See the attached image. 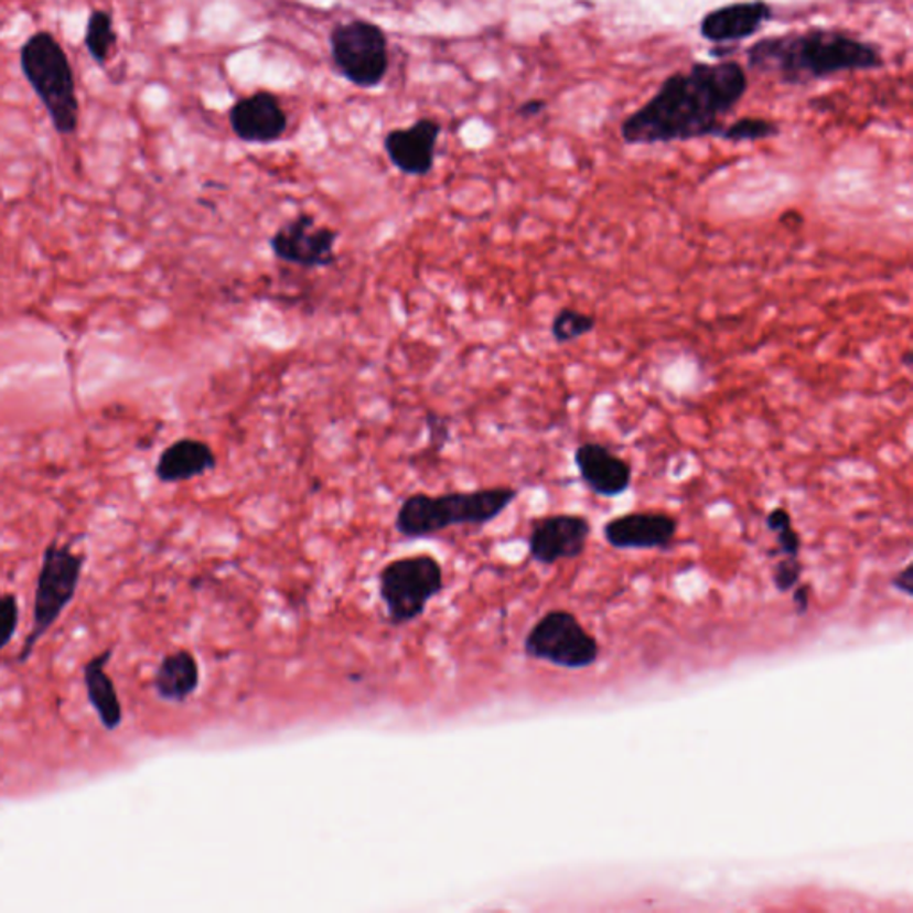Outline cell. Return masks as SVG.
Here are the masks:
<instances>
[{
    "label": "cell",
    "mask_w": 913,
    "mask_h": 913,
    "mask_svg": "<svg viewBox=\"0 0 913 913\" xmlns=\"http://www.w3.org/2000/svg\"><path fill=\"white\" fill-rule=\"evenodd\" d=\"M591 522L578 514H551L536 519L528 536V551L539 565L578 559L588 548Z\"/></svg>",
    "instance_id": "30bf717a"
},
{
    "label": "cell",
    "mask_w": 913,
    "mask_h": 913,
    "mask_svg": "<svg viewBox=\"0 0 913 913\" xmlns=\"http://www.w3.org/2000/svg\"><path fill=\"white\" fill-rule=\"evenodd\" d=\"M525 655L534 660L550 662L565 669H586L597 664L600 646L597 638L568 611H550L531 626Z\"/></svg>",
    "instance_id": "52a82bcc"
},
{
    "label": "cell",
    "mask_w": 913,
    "mask_h": 913,
    "mask_svg": "<svg viewBox=\"0 0 913 913\" xmlns=\"http://www.w3.org/2000/svg\"><path fill=\"white\" fill-rule=\"evenodd\" d=\"M545 108L546 104L543 100H528V103L523 104L522 108H519V115L522 117H536Z\"/></svg>",
    "instance_id": "83f0119b"
},
{
    "label": "cell",
    "mask_w": 913,
    "mask_h": 913,
    "mask_svg": "<svg viewBox=\"0 0 913 913\" xmlns=\"http://www.w3.org/2000/svg\"><path fill=\"white\" fill-rule=\"evenodd\" d=\"M912 357H913L912 352H910V350H909V352H906V354H904V357H903V364H904V366H906V368H910V366H912V364H913Z\"/></svg>",
    "instance_id": "f1b7e54d"
},
{
    "label": "cell",
    "mask_w": 913,
    "mask_h": 913,
    "mask_svg": "<svg viewBox=\"0 0 913 913\" xmlns=\"http://www.w3.org/2000/svg\"><path fill=\"white\" fill-rule=\"evenodd\" d=\"M331 52L337 71L359 88L380 85L389 68L386 34L366 20H352L334 28Z\"/></svg>",
    "instance_id": "ba28073f"
},
{
    "label": "cell",
    "mask_w": 913,
    "mask_h": 913,
    "mask_svg": "<svg viewBox=\"0 0 913 913\" xmlns=\"http://www.w3.org/2000/svg\"><path fill=\"white\" fill-rule=\"evenodd\" d=\"M676 531V517L657 511L612 517L603 527L605 541L615 550H669Z\"/></svg>",
    "instance_id": "8fae6325"
},
{
    "label": "cell",
    "mask_w": 913,
    "mask_h": 913,
    "mask_svg": "<svg viewBox=\"0 0 913 913\" xmlns=\"http://www.w3.org/2000/svg\"><path fill=\"white\" fill-rule=\"evenodd\" d=\"M780 135V127L774 121L765 118H741L733 121L732 126L722 127L718 138L742 143V141L770 140L773 136Z\"/></svg>",
    "instance_id": "7402d4cb"
},
{
    "label": "cell",
    "mask_w": 913,
    "mask_h": 913,
    "mask_svg": "<svg viewBox=\"0 0 913 913\" xmlns=\"http://www.w3.org/2000/svg\"><path fill=\"white\" fill-rule=\"evenodd\" d=\"M20 71L57 135H75L80 120L79 97L74 68L57 37L49 31L31 34L20 49Z\"/></svg>",
    "instance_id": "277c9868"
},
{
    "label": "cell",
    "mask_w": 913,
    "mask_h": 913,
    "mask_svg": "<svg viewBox=\"0 0 913 913\" xmlns=\"http://www.w3.org/2000/svg\"><path fill=\"white\" fill-rule=\"evenodd\" d=\"M773 19V8L764 0L735 2L710 11L701 20L699 31L705 40L713 43L741 42L760 31Z\"/></svg>",
    "instance_id": "9a60e30c"
},
{
    "label": "cell",
    "mask_w": 913,
    "mask_h": 913,
    "mask_svg": "<svg viewBox=\"0 0 913 913\" xmlns=\"http://www.w3.org/2000/svg\"><path fill=\"white\" fill-rule=\"evenodd\" d=\"M443 589V566L429 554L391 560L378 571V597L386 606L387 620L395 626L420 620Z\"/></svg>",
    "instance_id": "8992f818"
},
{
    "label": "cell",
    "mask_w": 913,
    "mask_h": 913,
    "mask_svg": "<svg viewBox=\"0 0 913 913\" xmlns=\"http://www.w3.org/2000/svg\"><path fill=\"white\" fill-rule=\"evenodd\" d=\"M748 89L737 61L696 63L667 77L657 94L621 123L629 144L675 143L719 136L721 118L735 109Z\"/></svg>",
    "instance_id": "6da1fadb"
},
{
    "label": "cell",
    "mask_w": 913,
    "mask_h": 913,
    "mask_svg": "<svg viewBox=\"0 0 913 913\" xmlns=\"http://www.w3.org/2000/svg\"><path fill=\"white\" fill-rule=\"evenodd\" d=\"M892 586H894L898 591L903 592L904 597L912 598L913 597V566L909 565L906 568L901 569L900 573L895 574L894 580H892Z\"/></svg>",
    "instance_id": "484cf974"
},
{
    "label": "cell",
    "mask_w": 913,
    "mask_h": 913,
    "mask_svg": "<svg viewBox=\"0 0 913 913\" xmlns=\"http://www.w3.org/2000/svg\"><path fill=\"white\" fill-rule=\"evenodd\" d=\"M427 427H429L430 444L436 447L438 452H441L444 444L450 441V421L443 416L436 415V412H429L427 415Z\"/></svg>",
    "instance_id": "d4e9b609"
},
{
    "label": "cell",
    "mask_w": 913,
    "mask_h": 913,
    "mask_svg": "<svg viewBox=\"0 0 913 913\" xmlns=\"http://www.w3.org/2000/svg\"><path fill=\"white\" fill-rule=\"evenodd\" d=\"M765 525L773 534H776L778 550L783 557H799L802 551V537L794 530L793 517L787 508L776 507L765 517Z\"/></svg>",
    "instance_id": "44dd1931"
},
{
    "label": "cell",
    "mask_w": 913,
    "mask_h": 913,
    "mask_svg": "<svg viewBox=\"0 0 913 913\" xmlns=\"http://www.w3.org/2000/svg\"><path fill=\"white\" fill-rule=\"evenodd\" d=\"M802 562L799 557H785L774 568L773 582L780 592H787L796 588L802 578Z\"/></svg>",
    "instance_id": "cb8c5ba5"
},
{
    "label": "cell",
    "mask_w": 913,
    "mask_h": 913,
    "mask_svg": "<svg viewBox=\"0 0 913 913\" xmlns=\"http://www.w3.org/2000/svg\"><path fill=\"white\" fill-rule=\"evenodd\" d=\"M118 34L112 25V14L106 10H94L86 22L85 47L98 66H106L117 47Z\"/></svg>",
    "instance_id": "d6986e66"
},
{
    "label": "cell",
    "mask_w": 913,
    "mask_h": 913,
    "mask_svg": "<svg viewBox=\"0 0 913 913\" xmlns=\"http://www.w3.org/2000/svg\"><path fill=\"white\" fill-rule=\"evenodd\" d=\"M519 491L508 485L455 493L409 494L395 517V528L407 539L438 536L453 527H484L516 502Z\"/></svg>",
    "instance_id": "3957f363"
},
{
    "label": "cell",
    "mask_w": 913,
    "mask_h": 913,
    "mask_svg": "<svg viewBox=\"0 0 913 913\" xmlns=\"http://www.w3.org/2000/svg\"><path fill=\"white\" fill-rule=\"evenodd\" d=\"M337 239V230L318 224V219L309 213H300L276 228L268 243L271 254L280 262L322 270L336 265Z\"/></svg>",
    "instance_id": "9c48e42d"
},
{
    "label": "cell",
    "mask_w": 913,
    "mask_h": 913,
    "mask_svg": "<svg viewBox=\"0 0 913 913\" xmlns=\"http://www.w3.org/2000/svg\"><path fill=\"white\" fill-rule=\"evenodd\" d=\"M85 562V555L77 554L71 543L60 545L52 541L43 550L34 591L33 629L25 637L19 655V662L22 664L29 660L40 638L49 634V630L56 625L66 606L74 601Z\"/></svg>",
    "instance_id": "5b68a950"
},
{
    "label": "cell",
    "mask_w": 913,
    "mask_h": 913,
    "mask_svg": "<svg viewBox=\"0 0 913 913\" xmlns=\"http://www.w3.org/2000/svg\"><path fill=\"white\" fill-rule=\"evenodd\" d=\"M19 623V598L13 592H0V652L13 641Z\"/></svg>",
    "instance_id": "603a6c76"
},
{
    "label": "cell",
    "mask_w": 913,
    "mask_h": 913,
    "mask_svg": "<svg viewBox=\"0 0 913 913\" xmlns=\"http://www.w3.org/2000/svg\"><path fill=\"white\" fill-rule=\"evenodd\" d=\"M598 320L574 308H562L551 320L550 334L557 345H569L597 331Z\"/></svg>",
    "instance_id": "ffe728a7"
},
{
    "label": "cell",
    "mask_w": 913,
    "mask_h": 913,
    "mask_svg": "<svg viewBox=\"0 0 913 913\" xmlns=\"http://www.w3.org/2000/svg\"><path fill=\"white\" fill-rule=\"evenodd\" d=\"M201 685V666L187 649L169 653L159 662L154 675V689L159 698L170 703H184L195 695Z\"/></svg>",
    "instance_id": "ac0fdd59"
},
{
    "label": "cell",
    "mask_w": 913,
    "mask_h": 913,
    "mask_svg": "<svg viewBox=\"0 0 913 913\" xmlns=\"http://www.w3.org/2000/svg\"><path fill=\"white\" fill-rule=\"evenodd\" d=\"M580 481L601 498H617L625 494L634 479V468L611 448L598 441L578 444L573 453Z\"/></svg>",
    "instance_id": "7c38bea8"
},
{
    "label": "cell",
    "mask_w": 913,
    "mask_h": 913,
    "mask_svg": "<svg viewBox=\"0 0 913 913\" xmlns=\"http://www.w3.org/2000/svg\"><path fill=\"white\" fill-rule=\"evenodd\" d=\"M228 120L234 135L247 143H273L288 129V117L279 98L268 92H259L238 100L230 109Z\"/></svg>",
    "instance_id": "5bb4252c"
},
{
    "label": "cell",
    "mask_w": 913,
    "mask_h": 913,
    "mask_svg": "<svg viewBox=\"0 0 913 913\" xmlns=\"http://www.w3.org/2000/svg\"><path fill=\"white\" fill-rule=\"evenodd\" d=\"M111 655L112 648L98 653L92 660L86 662L85 669H83V680H85L89 705L97 713L100 724L108 732L117 730L121 724V719H123V710H121L117 687H115L111 676L106 672Z\"/></svg>",
    "instance_id": "e0dca14e"
},
{
    "label": "cell",
    "mask_w": 913,
    "mask_h": 913,
    "mask_svg": "<svg viewBox=\"0 0 913 913\" xmlns=\"http://www.w3.org/2000/svg\"><path fill=\"white\" fill-rule=\"evenodd\" d=\"M748 63L785 85H806L842 72L874 71L883 57L872 43L840 31L810 29L760 40L748 51Z\"/></svg>",
    "instance_id": "7a4b0ae2"
},
{
    "label": "cell",
    "mask_w": 913,
    "mask_h": 913,
    "mask_svg": "<svg viewBox=\"0 0 913 913\" xmlns=\"http://www.w3.org/2000/svg\"><path fill=\"white\" fill-rule=\"evenodd\" d=\"M793 601L797 614H805L808 611V605H810V588L797 583L796 588H794Z\"/></svg>",
    "instance_id": "4316f807"
},
{
    "label": "cell",
    "mask_w": 913,
    "mask_h": 913,
    "mask_svg": "<svg viewBox=\"0 0 913 913\" xmlns=\"http://www.w3.org/2000/svg\"><path fill=\"white\" fill-rule=\"evenodd\" d=\"M441 126L438 121L423 118L407 129H397L386 136L384 149L395 169L410 178H425L432 172L436 163Z\"/></svg>",
    "instance_id": "4fadbf2b"
},
{
    "label": "cell",
    "mask_w": 913,
    "mask_h": 913,
    "mask_svg": "<svg viewBox=\"0 0 913 913\" xmlns=\"http://www.w3.org/2000/svg\"><path fill=\"white\" fill-rule=\"evenodd\" d=\"M218 466L215 450L201 439L182 438L164 448L155 464V476L163 484H181L207 475Z\"/></svg>",
    "instance_id": "2e32d148"
}]
</instances>
